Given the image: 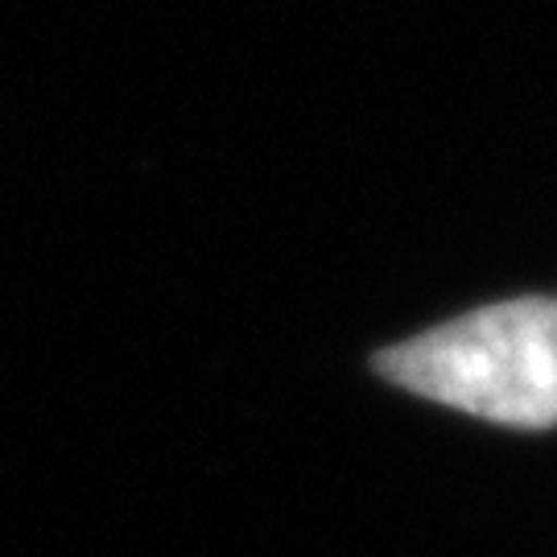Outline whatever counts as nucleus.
I'll use <instances>...</instances> for the list:
<instances>
[{
  "label": "nucleus",
  "mask_w": 557,
  "mask_h": 557,
  "mask_svg": "<svg viewBox=\"0 0 557 557\" xmlns=\"http://www.w3.org/2000/svg\"><path fill=\"white\" fill-rule=\"evenodd\" d=\"M393 384L462 413L549 430L557 425V298H517L442 322L376 356Z\"/></svg>",
  "instance_id": "obj_1"
}]
</instances>
